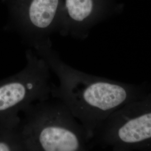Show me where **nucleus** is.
<instances>
[{
  "mask_svg": "<svg viewBox=\"0 0 151 151\" xmlns=\"http://www.w3.org/2000/svg\"><path fill=\"white\" fill-rule=\"evenodd\" d=\"M33 49L58 79L51 96L65 104L86 132L100 125L109 114L129 99V87L87 74L65 63L53 48L51 40Z\"/></svg>",
  "mask_w": 151,
  "mask_h": 151,
  "instance_id": "nucleus-1",
  "label": "nucleus"
},
{
  "mask_svg": "<svg viewBox=\"0 0 151 151\" xmlns=\"http://www.w3.org/2000/svg\"><path fill=\"white\" fill-rule=\"evenodd\" d=\"M17 127L32 151H86V130L64 103L52 96L25 108Z\"/></svg>",
  "mask_w": 151,
  "mask_h": 151,
  "instance_id": "nucleus-2",
  "label": "nucleus"
},
{
  "mask_svg": "<svg viewBox=\"0 0 151 151\" xmlns=\"http://www.w3.org/2000/svg\"><path fill=\"white\" fill-rule=\"evenodd\" d=\"M25 57L21 71L0 81V118L5 119L9 128L17 127L25 108L50 97L54 86L46 62L31 48Z\"/></svg>",
  "mask_w": 151,
  "mask_h": 151,
  "instance_id": "nucleus-3",
  "label": "nucleus"
},
{
  "mask_svg": "<svg viewBox=\"0 0 151 151\" xmlns=\"http://www.w3.org/2000/svg\"><path fill=\"white\" fill-rule=\"evenodd\" d=\"M62 0H10L8 26L32 48L58 32Z\"/></svg>",
  "mask_w": 151,
  "mask_h": 151,
  "instance_id": "nucleus-4",
  "label": "nucleus"
},
{
  "mask_svg": "<svg viewBox=\"0 0 151 151\" xmlns=\"http://www.w3.org/2000/svg\"><path fill=\"white\" fill-rule=\"evenodd\" d=\"M119 139L127 143L143 142L151 138V111L131 119L118 131Z\"/></svg>",
  "mask_w": 151,
  "mask_h": 151,
  "instance_id": "nucleus-5",
  "label": "nucleus"
},
{
  "mask_svg": "<svg viewBox=\"0 0 151 151\" xmlns=\"http://www.w3.org/2000/svg\"><path fill=\"white\" fill-rule=\"evenodd\" d=\"M3 138L0 139V151H32L23 139L17 127L11 129Z\"/></svg>",
  "mask_w": 151,
  "mask_h": 151,
  "instance_id": "nucleus-6",
  "label": "nucleus"
}]
</instances>
